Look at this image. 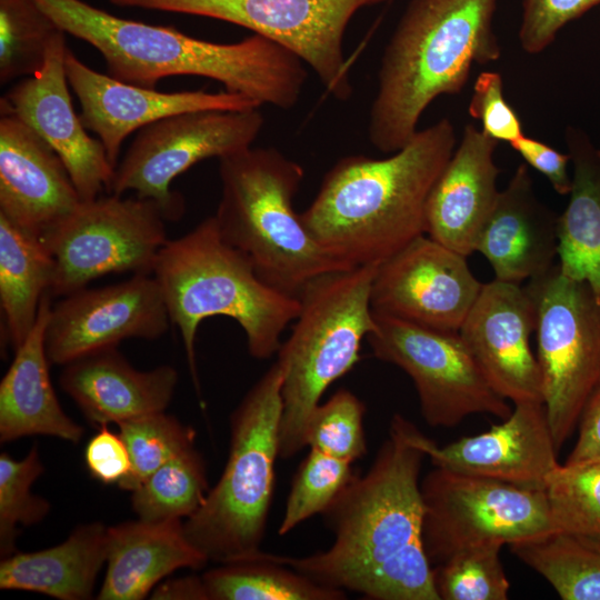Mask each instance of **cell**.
Returning a JSON list of instances; mask_svg holds the SVG:
<instances>
[{"label": "cell", "instance_id": "cell-1", "mask_svg": "<svg viewBox=\"0 0 600 600\" xmlns=\"http://www.w3.org/2000/svg\"><path fill=\"white\" fill-rule=\"evenodd\" d=\"M424 434L397 413L363 474L321 513L333 541L307 557L273 558L314 582L374 600H439L422 541Z\"/></svg>", "mask_w": 600, "mask_h": 600}, {"label": "cell", "instance_id": "cell-2", "mask_svg": "<svg viewBox=\"0 0 600 600\" xmlns=\"http://www.w3.org/2000/svg\"><path fill=\"white\" fill-rule=\"evenodd\" d=\"M66 33L103 57L109 76L156 89L168 77L197 76L222 83L259 106L293 107L302 92L303 61L277 42L252 34L234 43L189 37L173 27L123 19L83 0H33Z\"/></svg>", "mask_w": 600, "mask_h": 600}, {"label": "cell", "instance_id": "cell-3", "mask_svg": "<svg viewBox=\"0 0 600 600\" xmlns=\"http://www.w3.org/2000/svg\"><path fill=\"white\" fill-rule=\"evenodd\" d=\"M456 147L454 124L441 118L387 158L343 157L326 173L301 219L340 261L380 263L426 234L430 192Z\"/></svg>", "mask_w": 600, "mask_h": 600}, {"label": "cell", "instance_id": "cell-4", "mask_svg": "<svg viewBox=\"0 0 600 600\" xmlns=\"http://www.w3.org/2000/svg\"><path fill=\"white\" fill-rule=\"evenodd\" d=\"M498 0H410L382 53L368 138L383 153L404 147L429 104L460 93L474 64L500 59Z\"/></svg>", "mask_w": 600, "mask_h": 600}, {"label": "cell", "instance_id": "cell-5", "mask_svg": "<svg viewBox=\"0 0 600 600\" xmlns=\"http://www.w3.org/2000/svg\"><path fill=\"white\" fill-rule=\"evenodd\" d=\"M152 274L170 321L181 334L197 390L194 347L203 320L217 316L234 320L246 334L250 356L262 360L278 353L281 334L300 310L298 297L263 281L252 262L223 239L213 216L186 234L169 239Z\"/></svg>", "mask_w": 600, "mask_h": 600}, {"label": "cell", "instance_id": "cell-6", "mask_svg": "<svg viewBox=\"0 0 600 600\" xmlns=\"http://www.w3.org/2000/svg\"><path fill=\"white\" fill-rule=\"evenodd\" d=\"M219 176L218 229L263 281L298 297L314 278L352 268L328 252L296 212L304 176L299 163L274 148L251 146L220 158Z\"/></svg>", "mask_w": 600, "mask_h": 600}, {"label": "cell", "instance_id": "cell-7", "mask_svg": "<svg viewBox=\"0 0 600 600\" xmlns=\"http://www.w3.org/2000/svg\"><path fill=\"white\" fill-rule=\"evenodd\" d=\"M378 264L327 272L299 293V313L277 353L283 372L279 458L306 447L311 412L330 384L356 366L362 340L376 329L370 297Z\"/></svg>", "mask_w": 600, "mask_h": 600}, {"label": "cell", "instance_id": "cell-8", "mask_svg": "<svg viewBox=\"0 0 600 600\" xmlns=\"http://www.w3.org/2000/svg\"><path fill=\"white\" fill-rule=\"evenodd\" d=\"M282 380L276 361L233 410L224 469L201 507L183 521L187 538L209 561L227 563L263 552L279 458Z\"/></svg>", "mask_w": 600, "mask_h": 600}, {"label": "cell", "instance_id": "cell-9", "mask_svg": "<svg viewBox=\"0 0 600 600\" xmlns=\"http://www.w3.org/2000/svg\"><path fill=\"white\" fill-rule=\"evenodd\" d=\"M536 308L543 404L558 451L600 384V298L556 264L526 284Z\"/></svg>", "mask_w": 600, "mask_h": 600}, {"label": "cell", "instance_id": "cell-10", "mask_svg": "<svg viewBox=\"0 0 600 600\" xmlns=\"http://www.w3.org/2000/svg\"><path fill=\"white\" fill-rule=\"evenodd\" d=\"M422 541L431 566L462 550L556 530L546 490L434 467L420 482Z\"/></svg>", "mask_w": 600, "mask_h": 600}, {"label": "cell", "instance_id": "cell-11", "mask_svg": "<svg viewBox=\"0 0 600 600\" xmlns=\"http://www.w3.org/2000/svg\"><path fill=\"white\" fill-rule=\"evenodd\" d=\"M166 221L157 202L137 196L81 201L41 238L54 259L50 296H68L110 273L152 274L169 240Z\"/></svg>", "mask_w": 600, "mask_h": 600}, {"label": "cell", "instance_id": "cell-12", "mask_svg": "<svg viewBox=\"0 0 600 600\" xmlns=\"http://www.w3.org/2000/svg\"><path fill=\"white\" fill-rule=\"evenodd\" d=\"M263 122L258 108L200 110L160 119L138 130L107 193L133 191L157 202L167 221L179 220L184 201L170 189L171 182L204 159H220L251 147Z\"/></svg>", "mask_w": 600, "mask_h": 600}, {"label": "cell", "instance_id": "cell-13", "mask_svg": "<svg viewBox=\"0 0 600 600\" xmlns=\"http://www.w3.org/2000/svg\"><path fill=\"white\" fill-rule=\"evenodd\" d=\"M367 336L373 356L402 369L412 380L424 421L453 428L464 418H508V400L490 386L459 331H443L377 313Z\"/></svg>", "mask_w": 600, "mask_h": 600}, {"label": "cell", "instance_id": "cell-14", "mask_svg": "<svg viewBox=\"0 0 600 600\" xmlns=\"http://www.w3.org/2000/svg\"><path fill=\"white\" fill-rule=\"evenodd\" d=\"M389 0H110L142 8L213 18L263 36L307 63L338 100L352 94L343 37L361 8Z\"/></svg>", "mask_w": 600, "mask_h": 600}, {"label": "cell", "instance_id": "cell-15", "mask_svg": "<svg viewBox=\"0 0 600 600\" xmlns=\"http://www.w3.org/2000/svg\"><path fill=\"white\" fill-rule=\"evenodd\" d=\"M171 321L153 274L99 288H83L51 307L46 351L51 364L64 366L126 339L156 340Z\"/></svg>", "mask_w": 600, "mask_h": 600}, {"label": "cell", "instance_id": "cell-16", "mask_svg": "<svg viewBox=\"0 0 600 600\" xmlns=\"http://www.w3.org/2000/svg\"><path fill=\"white\" fill-rule=\"evenodd\" d=\"M482 286L466 256L421 234L378 264L370 302L377 313L459 331Z\"/></svg>", "mask_w": 600, "mask_h": 600}, {"label": "cell", "instance_id": "cell-17", "mask_svg": "<svg viewBox=\"0 0 600 600\" xmlns=\"http://www.w3.org/2000/svg\"><path fill=\"white\" fill-rule=\"evenodd\" d=\"M67 48L66 32L60 30L49 43L42 68L1 98L0 111L18 117L58 153L81 200L89 201L108 191L116 168L73 110L64 69Z\"/></svg>", "mask_w": 600, "mask_h": 600}, {"label": "cell", "instance_id": "cell-18", "mask_svg": "<svg viewBox=\"0 0 600 600\" xmlns=\"http://www.w3.org/2000/svg\"><path fill=\"white\" fill-rule=\"evenodd\" d=\"M536 308L526 286L494 279L482 289L459 329L493 390L514 404L542 402L537 357L530 347Z\"/></svg>", "mask_w": 600, "mask_h": 600}, {"label": "cell", "instance_id": "cell-19", "mask_svg": "<svg viewBox=\"0 0 600 600\" xmlns=\"http://www.w3.org/2000/svg\"><path fill=\"white\" fill-rule=\"evenodd\" d=\"M66 76L80 107L87 130L97 134L116 168L126 138L160 119L200 110H247L259 104L229 91L161 92L120 81L100 73L69 49L64 56Z\"/></svg>", "mask_w": 600, "mask_h": 600}, {"label": "cell", "instance_id": "cell-20", "mask_svg": "<svg viewBox=\"0 0 600 600\" xmlns=\"http://www.w3.org/2000/svg\"><path fill=\"white\" fill-rule=\"evenodd\" d=\"M422 447L434 467L536 490L559 466L542 402L517 403L490 430L442 447L424 436Z\"/></svg>", "mask_w": 600, "mask_h": 600}, {"label": "cell", "instance_id": "cell-21", "mask_svg": "<svg viewBox=\"0 0 600 600\" xmlns=\"http://www.w3.org/2000/svg\"><path fill=\"white\" fill-rule=\"evenodd\" d=\"M0 113V214L42 238L82 200L58 153L18 117Z\"/></svg>", "mask_w": 600, "mask_h": 600}, {"label": "cell", "instance_id": "cell-22", "mask_svg": "<svg viewBox=\"0 0 600 600\" xmlns=\"http://www.w3.org/2000/svg\"><path fill=\"white\" fill-rule=\"evenodd\" d=\"M498 141L467 123L451 158L436 181L426 208V234L468 257L500 190L494 162Z\"/></svg>", "mask_w": 600, "mask_h": 600}, {"label": "cell", "instance_id": "cell-23", "mask_svg": "<svg viewBox=\"0 0 600 600\" xmlns=\"http://www.w3.org/2000/svg\"><path fill=\"white\" fill-rule=\"evenodd\" d=\"M557 227L558 216L540 201L529 167L521 163L500 190L474 250L489 261L494 279L521 284L556 266Z\"/></svg>", "mask_w": 600, "mask_h": 600}, {"label": "cell", "instance_id": "cell-24", "mask_svg": "<svg viewBox=\"0 0 600 600\" xmlns=\"http://www.w3.org/2000/svg\"><path fill=\"white\" fill-rule=\"evenodd\" d=\"M59 381L92 424H118L164 411L173 398L178 372L167 364L137 370L111 347L64 364Z\"/></svg>", "mask_w": 600, "mask_h": 600}, {"label": "cell", "instance_id": "cell-25", "mask_svg": "<svg viewBox=\"0 0 600 600\" xmlns=\"http://www.w3.org/2000/svg\"><path fill=\"white\" fill-rule=\"evenodd\" d=\"M208 562L187 538L180 519L108 527L107 571L97 599L141 600L173 571L202 569Z\"/></svg>", "mask_w": 600, "mask_h": 600}, {"label": "cell", "instance_id": "cell-26", "mask_svg": "<svg viewBox=\"0 0 600 600\" xmlns=\"http://www.w3.org/2000/svg\"><path fill=\"white\" fill-rule=\"evenodd\" d=\"M51 296L43 297L37 322L0 382V440L9 442L28 436H51L77 443L83 428L62 409L49 372L46 326Z\"/></svg>", "mask_w": 600, "mask_h": 600}, {"label": "cell", "instance_id": "cell-27", "mask_svg": "<svg viewBox=\"0 0 600 600\" xmlns=\"http://www.w3.org/2000/svg\"><path fill=\"white\" fill-rule=\"evenodd\" d=\"M107 533L108 527L101 522L81 524L60 544L2 558L0 589L39 592L60 600L90 599L107 562Z\"/></svg>", "mask_w": 600, "mask_h": 600}, {"label": "cell", "instance_id": "cell-28", "mask_svg": "<svg viewBox=\"0 0 600 600\" xmlns=\"http://www.w3.org/2000/svg\"><path fill=\"white\" fill-rule=\"evenodd\" d=\"M564 141L572 187L558 216V267L566 277L587 282L600 298V149L573 126L567 127Z\"/></svg>", "mask_w": 600, "mask_h": 600}, {"label": "cell", "instance_id": "cell-29", "mask_svg": "<svg viewBox=\"0 0 600 600\" xmlns=\"http://www.w3.org/2000/svg\"><path fill=\"white\" fill-rule=\"evenodd\" d=\"M53 277L54 259L44 241L0 214V306L6 344L13 352L34 327Z\"/></svg>", "mask_w": 600, "mask_h": 600}, {"label": "cell", "instance_id": "cell-30", "mask_svg": "<svg viewBox=\"0 0 600 600\" xmlns=\"http://www.w3.org/2000/svg\"><path fill=\"white\" fill-rule=\"evenodd\" d=\"M210 600H342L346 591L321 586L273 554L243 559L202 574Z\"/></svg>", "mask_w": 600, "mask_h": 600}, {"label": "cell", "instance_id": "cell-31", "mask_svg": "<svg viewBox=\"0 0 600 600\" xmlns=\"http://www.w3.org/2000/svg\"><path fill=\"white\" fill-rule=\"evenodd\" d=\"M563 600H600V544L553 530L509 544Z\"/></svg>", "mask_w": 600, "mask_h": 600}, {"label": "cell", "instance_id": "cell-32", "mask_svg": "<svg viewBox=\"0 0 600 600\" xmlns=\"http://www.w3.org/2000/svg\"><path fill=\"white\" fill-rule=\"evenodd\" d=\"M208 491L204 460L192 447L164 463L134 489L131 503L141 520H181L201 507Z\"/></svg>", "mask_w": 600, "mask_h": 600}, {"label": "cell", "instance_id": "cell-33", "mask_svg": "<svg viewBox=\"0 0 600 600\" xmlns=\"http://www.w3.org/2000/svg\"><path fill=\"white\" fill-rule=\"evenodd\" d=\"M62 29L33 0H0V83L37 73Z\"/></svg>", "mask_w": 600, "mask_h": 600}, {"label": "cell", "instance_id": "cell-34", "mask_svg": "<svg viewBox=\"0 0 600 600\" xmlns=\"http://www.w3.org/2000/svg\"><path fill=\"white\" fill-rule=\"evenodd\" d=\"M546 493L556 530L600 544V461L559 463Z\"/></svg>", "mask_w": 600, "mask_h": 600}, {"label": "cell", "instance_id": "cell-35", "mask_svg": "<svg viewBox=\"0 0 600 600\" xmlns=\"http://www.w3.org/2000/svg\"><path fill=\"white\" fill-rule=\"evenodd\" d=\"M118 426L131 461L130 472L119 487L131 492L164 463L194 447V430L164 411Z\"/></svg>", "mask_w": 600, "mask_h": 600}, {"label": "cell", "instance_id": "cell-36", "mask_svg": "<svg viewBox=\"0 0 600 600\" xmlns=\"http://www.w3.org/2000/svg\"><path fill=\"white\" fill-rule=\"evenodd\" d=\"M501 548L497 543L469 548L433 566L439 600H507L510 583L500 560Z\"/></svg>", "mask_w": 600, "mask_h": 600}, {"label": "cell", "instance_id": "cell-37", "mask_svg": "<svg viewBox=\"0 0 600 600\" xmlns=\"http://www.w3.org/2000/svg\"><path fill=\"white\" fill-rule=\"evenodd\" d=\"M44 468L34 444L23 459L8 452L0 454V553L1 559L17 551L18 524L39 523L50 511V503L33 494L31 487Z\"/></svg>", "mask_w": 600, "mask_h": 600}, {"label": "cell", "instance_id": "cell-38", "mask_svg": "<svg viewBox=\"0 0 600 600\" xmlns=\"http://www.w3.org/2000/svg\"><path fill=\"white\" fill-rule=\"evenodd\" d=\"M352 464L310 449L292 479L278 533L284 536L307 519L321 514L356 476Z\"/></svg>", "mask_w": 600, "mask_h": 600}, {"label": "cell", "instance_id": "cell-39", "mask_svg": "<svg viewBox=\"0 0 600 600\" xmlns=\"http://www.w3.org/2000/svg\"><path fill=\"white\" fill-rule=\"evenodd\" d=\"M364 412V403L354 393L339 389L311 412L306 447L353 463L367 453Z\"/></svg>", "mask_w": 600, "mask_h": 600}, {"label": "cell", "instance_id": "cell-40", "mask_svg": "<svg viewBox=\"0 0 600 600\" xmlns=\"http://www.w3.org/2000/svg\"><path fill=\"white\" fill-rule=\"evenodd\" d=\"M598 4L600 0H522L518 32L521 49L529 54L542 52L566 24Z\"/></svg>", "mask_w": 600, "mask_h": 600}, {"label": "cell", "instance_id": "cell-41", "mask_svg": "<svg viewBox=\"0 0 600 600\" xmlns=\"http://www.w3.org/2000/svg\"><path fill=\"white\" fill-rule=\"evenodd\" d=\"M468 113L498 142L511 143L524 134L516 109L504 97L503 79L498 71H482L476 78Z\"/></svg>", "mask_w": 600, "mask_h": 600}, {"label": "cell", "instance_id": "cell-42", "mask_svg": "<svg viewBox=\"0 0 600 600\" xmlns=\"http://www.w3.org/2000/svg\"><path fill=\"white\" fill-rule=\"evenodd\" d=\"M98 432L89 440L84 450L86 466L91 476L102 483L118 486L131 469L128 448L120 434L99 426Z\"/></svg>", "mask_w": 600, "mask_h": 600}, {"label": "cell", "instance_id": "cell-43", "mask_svg": "<svg viewBox=\"0 0 600 600\" xmlns=\"http://www.w3.org/2000/svg\"><path fill=\"white\" fill-rule=\"evenodd\" d=\"M509 146L521 156L528 167L533 168L547 178L553 190L560 196H569L572 187L570 154L563 153L529 136H521Z\"/></svg>", "mask_w": 600, "mask_h": 600}, {"label": "cell", "instance_id": "cell-44", "mask_svg": "<svg viewBox=\"0 0 600 600\" xmlns=\"http://www.w3.org/2000/svg\"><path fill=\"white\" fill-rule=\"evenodd\" d=\"M577 442L566 462L600 461V384L581 413Z\"/></svg>", "mask_w": 600, "mask_h": 600}, {"label": "cell", "instance_id": "cell-45", "mask_svg": "<svg viewBox=\"0 0 600 600\" xmlns=\"http://www.w3.org/2000/svg\"><path fill=\"white\" fill-rule=\"evenodd\" d=\"M150 598L156 600H210L202 576L169 579L154 587Z\"/></svg>", "mask_w": 600, "mask_h": 600}]
</instances>
